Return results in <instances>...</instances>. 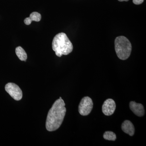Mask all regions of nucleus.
I'll use <instances>...</instances> for the list:
<instances>
[{"label": "nucleus", "mask_w": 146, "mask_h": 146, "mask_svg": "<svg viewBox=\"0 0 146 146\" xmlns=\"http://www.w3.org/2000/svg\"><path fill=\"white\" fill-rule=\"evenodd\" d=\"M65 106V102L61 97L55 102L47 115L46 124L47 130L54 131L60 127L66 114Z\"/></svg>", "instance_id": "f257e3e1"}, {"label": "nucleus", "mask_w": 146, "mask_h": 146, "mask_svg": "<svg viewBox=\"0 0 146 146\" xmlns=\"http://www.w3.org/2000/svg\"><path fill=\"white\" fill-rule=\"evenodd\" d=\"M52 49L58 57L69 54L73 50L72 42L65 33H60L54 36L52 42Z\"/></svg>", "instance_id": "f03ea898"}, {"label": "nucleus", "mask_w": 146, "mask_h": 146, "mask_svg": "<svg viewBox=\"0 0 146 146\" xmlns=\"http://www.w3.org/2000/svg\"><path fill=\"white\" fill-rule=\"evenodd\" d=\"M115 51L119 59L125 60L129 57L132 46L127 38L123 36H117L115 39Z\"/></svg>", "instance_id": "7ed1b4c3"}, {"label": "nucleus", "mask_w": 146, "mask_h": 146, "mask_svg": "<svg viewBox=\"0 0 146 146\" xmlns=\"http://www.w3.org/2000/svg\"><path fill=\"white\" fill-rule=\"evenodd\" d=\"M93 102L89 97H85L82 99L78 107L80 114L82 116H87L91 113L93 108Z\"/></svg>", "instance_id": "20e7f679"}, {"label": "nucleus", "mask_w": 146, "mask_h": 146, "mask_svg": "<svg viewBox=\"0 0 146 146\" xmlns=\"http://www.w3.org/2000/svg\"><path fill=\"white\" fill-rule=\"evenodd\" d=\"M5 91L12 98L16 101L20 100L23 98V92L16 84L7 83L5 86Z\"/></svg>", "instance_id": "39448f33"}, {"label": "nucleus", "mask_w": 146, "mask_h": 146, "mask_svg": "<svg viewBox=\"0 0 146 146\" xmlns=\"http://www.w3.org/2000/svg\"><path fill=\"white\" fill-rule=\"evenodd\" d=\"M116 107V104L114 100L108 99L104 103L102 107V111L106 116H110L115 112Z\"/></svg>", "instance_id": "423d86ee"}, {"label": "nucleus", "mask_w": 146, "mask_h": 146, "mask_svg": "<svg viewBox=\"0 0 146 146\" xmlns=\"http://www.w3.org/2000/svg\"><path fill=\"white\" fill-rule=\"evenodd\" d=\"M129 107L133 113L138 117H143L145 115V109L143 106L141 104L137 103L135 102H131Z\"/></svg>", "instance_id": "0eeeda50"}, {"label": "nucleus", "mask_w": 146, "mask_h": 146, "mask_svg": "<svg viewBox=\"0 0 146 146\" xmlns=\"http://www.w3.org/2000/svg\"><path fill=\"white\" fill-rule=\"evenodd\" d=\"M122 129L125 133L133 136L135 133V128L133 123L128 120H125L122 124Z\"/></svg>", "instance_id": "6e6552de"}, {"label": "nucleus", "mask_w": 146, "mask_h": 146, "mask_svg": "<svg viewBox=\"0 0 146 146\" xmlns=\"http://www.w3.org/2000/svg\"><path fill=\"white\" fill-rule=\"evenodd\" d=\"M16 53L20 60L22 61H26L27 58V55L26 52L22 47H17L16 49Z\"/></svg>", "instance_id": "1a4fd4ad"}, {"label": "nucleus", "mask_w": 146, "mask_h": 146, "mask_svg": "<svg viewBox=\"0 0 146 146\" xmlns=\"http://www.w3.org/2000/svg\"><path fill=\"white\" fill-rule=\"evenodd\" d=\"M103 137L105 140L111 141H115L117 138L116 134L110 131H106L104 134Z\"/></svg>", "instance_id": "9d476101"}, {"label": "nucleus", "mask_w": 146, "mask_h": 146, "mask_svg": "<svg viewBox=\"0 0 146 146\" xmlns=\"http://www.w3.org/2000/svg\"><path fill=\"white\" fill-rule=\"evenodd\" d=\"M29 18L32 21L39 22L41 20L42 16L40 13L37 12H33L30 15Z\"/></svg>", "instance_id": "9b49d317"}, {"label": "nucleus", "mask_w": 146, "mask_h": 146, "mask_svg": "<svg viewBox=\"0 0 146 146\" xmlns=\"http://www.w3.org/2000/svg\"><path fill=\"white\" fill-rule=\"evenodd\" d=\"M32 22V21L31 20L29 17L25 18V20H24V23H25L27 25H30V24Z\"/></svg>", "instance_id": "f8f14e48"}, {"label": "nucleus", "mask_w": 146, "mask_h": 146, "mask_svg": "<svg viewBox=\"0 0 146 146\" xmlns=\"http://www.w3.org/2000/svg\"><path fill=\"white\" fill-rule=\"evenodd\" d=\"M144 0H133V2L134 4L140 5L143 3Z\"/></svg>", "instance_id": "ddd939ff"}, {"label": "nucleus", "mask_w": 146, "mask_h": 146, "mask_svg": "<svg viewBox=\"0 0 146 146\" xmlns=\"http://www.w3.org/2000/svg\"><path fill=\"white\" fill-rule=\"evenodd\" d=\"M118 1H119L120 2H122V1H129V0H118Z\"/></svg>", "instance_id": "4468645a"}]
</instances>
